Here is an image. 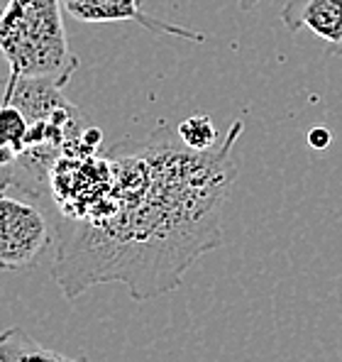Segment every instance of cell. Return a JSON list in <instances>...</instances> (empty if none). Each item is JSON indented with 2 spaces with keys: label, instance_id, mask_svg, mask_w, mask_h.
I'll list each match as a JSON object with an SVG mask.
<instances>
[{
  "label": "cell",
  "instance_id": "obj_1",
  "mask_svg": "<svg viewBox=\"0 0 342 362\" xmlns=\"http://www.w3.org/2000/svg\"><path fill=\"white\" fill-rule=\"evenodd\" d=\"M242 120L220 145L196 152L167 122L140 142L110 147L115 189L95 223H57L52 274L66 299L93 284L122 281L135 301L181 286V274L223 243L220 216L237 177L232 147Z\"/></svg>",
  "mask_w": 342,
  "mask_h": 362
},
{
  "label": "cell",
  "instance_id": "obj_2",
  "mask_svg": "<svg viewBox=\"0 0 342 362\" xmlns=\"http://www.w3.org/2000/svg\"><path fill=\"white\" fill-rule=\"evenodd\" d=\"M61 0H8L0 8V57L8 62V81L37 78L66 86L78 71L69 47Z\"/></svg>",
  "mask_w": 342,
  "mask_h": 362
},
{
  "label": "cell",
  "instance_id": "obj_3",
  "mask_svg": "<svg viewBox=\"0 0 342 362\" xmlns=\"http://www.w3.org/2000/svg\"><path fill=\"white\" fill-rule=\"evenodd\" d=\"M57 211L45 191L23 184H0V269L37 267L57 250Z\"/></svg>",
  "mask_w": 342,
  "mask_h": 362
},
{
  "label": "cell",
  "instance_id": "obj_4",
  "mask_svg": "<svg viewBox=\"0 0 342 362\" xmlns=\"http://www.w3.org/2000/svg\"><path fill=\"white\" fill-rule=\"evenodd\" d=\"M144 0H61V8L78 23H137L140 28L174 40L206 42V35L181 25H171L144 13Z\"/></svg>",
  "mask_w": 342,
  "mask_h": 362
},
{
  "label": "cell",
  "instance_id": "obj_5",
  "mask_svg": "<svg viewBox=\"0 0 342 362\" xmlns=\"http://www.w3.org/2000/svg\"><path fill=\"white\" fill-rule=\"evenodd\" d=\"M281 23L288 32H313L325 54L342 57V0H286Z\"/></svg>",
  "mask_w": 342,
  "mask_h": 362
},
{
  "label": "cell",
  "instance_id": "obj_6",
  "mask_svg": "<svg viewBox=\"0 0 342 362\" xmlns=\"http://www.w3.org/2000/svg\"><path fill=\"white\" fill-rule=\"evenodd\" d=\"M0 362H86L83 358L57 353L37 343L23 328H8L0 333Z\"/></svg>",
  "mask_w": 342,
  "mask_h": 362
},
{
  "label": "cell",
  "instance_id": "obj_7",
  "mask_svg": "<svg viewBox=\"0 0 342 362\" xmlns=\"http://www.w3.org/2000/svg\"><path fill=\"white\" fill-rule=\"evenodd\" d=\"M176 132H179V140L196 152H208L220 145V135L211 115H191L176 125Z\"/></svg>",
  "mask_w": 342,
  "mask_h": 362
},
{
  "label": "cell",
  "instance_id": "obj_8",
  "mask_svg": "<svg viewBox=\"0 0 342 362\" xmlns=\"http://www.w3.org/2000/svg\"><path fill=\"white\" fill-rule=\"evenodd\" d=\"M18 159H20V152L15 150V147L10 145L3 135H0V174L8 172V169H13L15 164H18Z\"/></svg>",
  "mask_w": 342,
  "mask_h": 362
},
{
  "label": "cell",
  "instance_id": "obj_9",
  "mask_svg": "<svg viewBox=\"0 0 342 362\" xmlns=\"http://www.w3.org/2000/svg\"><path fill=\"white\" fill-rule=\"evenodd\" d=\"M330 142H333V135H330L328 127H313L308 132V145L313 150H325V147H330Z\"/></svg>",
  "mask_w": 342,
  "mask_h": 362
},
{
  "label": "cell",
  "instance_id": "obj_10",
  "mask_svg": "<svg viewBox=\"0 0 342 362\" xmlns=\"http://www.w3.org/2000/svg\"><path fill=\"white\" fill-rule=\"evenodd\" d=\"M235 3L240 5L242 10H252L254 5H259V3H264V0H235Z\"/></svg>",
  "mask_w": 342,
  "mask_h": 362
}]
</instances>
